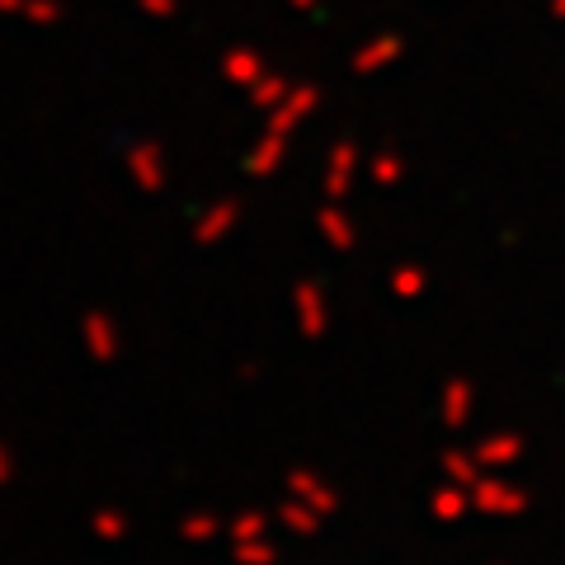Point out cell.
<instances>
[{
  "label": "cell",
  "mask_w": 565,
  "mask_h": 565,
  "mask_svg": "<svg viewBox=\"0 0 565 565\" xmlns=\"http://www.w3.org/2000/svg\"><path fill=\"white\" fill-rule=\"evenodd\" d=\"M24 14H29V20H39V24H52L62 14V6H57V0H29Z\"/></svg>",
  "instance_id": "6da1fadb"
},
{
  "label": "cell",
  "mask_w": 565,
  "mask_h": 565,
  "mask_svg": "<svg viewBox=\"0 0 565 565\" xmlns=\"http://www.w3.org/2000/svg\"><path fill=\"white\" fill-rule=\"evenodd\" d=\"M0 10H10V14H14V10H24V0H0Z\"/></svg>",
  "instance_id": "7a4b0ae2"
}]
</instances>
